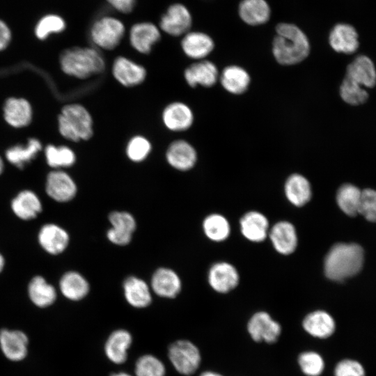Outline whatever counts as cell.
Masks as SVG:
<instances>
[{
  "mask_svg": "<svg viewBox=\"0 0 376 376\" xmlns=\"http://www.w3.org/2000/svg\"><path fill=\"white\" fill-rule=\"evenodd\" d=\"M272 52L276 61L283 65L297 64L309 54L306 36L297 26L282 23L277 25Z\"/></svg>",
  "mask_w": 376,
  "mask_h": 376,
  "instance_id": "6da1fadb",
  "label": "cell"
},
{
  "mask_svg": "<svg viewBox=\"0 0 376 376\" xmlns=\"http://www.w3.org/2000/svg\"><path fill=\"white\" fill-rule=\"evenodd\" d=\"M363 260V250L359 244L337 243L330 249L324 258L325 275L333 281H343L360 272Z\"/></svg>",
  "mask_w": 376,
  "mask_h": 376,
  "instance_id": "7a4b0ae2",
  "label": "cell"
},
{
  "mask_svg": "<svg viewBox=\"0 0 376 376\" xmlns=\"http://www.w3.org/2000/svg\"><path fill=\"white\" fill-rule=\"evenodd\" d=\"M62 70L70 76L84 79L100 75L105 70V61L97 49L75 47L64 50L60 56Z\"/></svg>",
  "mask_w": 376,
  "mask_h": 376,
  "instance_id": "3957f363",
  "label": "cell"
},
{
  "mask_svg": "<svg viewBox=\"0 0 376 376\" xmlns=\"http://www.w3.org/2000/svg\"><path fill=\"white\" fill-rule=\"evenodd\" d=\"M58 130L66 139L78 142L93 135V121L90 112L81 104L64 106L58 116Z\"/></svg>",
  "mask_w": 376,
  "mask_h": 376,
  "instance_id": "277c9868",
  "label": "cell"
},
{
  "mask_svg": "<svg viewBox=\"0 0 376 376\" xmlns=\"http://www.w3.org/2000/svg\"><path fill=\"white\" fill-rule=\"evenodd\" d=\"M169 359L180 374L193 375L201 363V354L198 347L188 340H178L170 345L168 349Z\"/></svg>",
  "mask_w": 376,
  "mask_h": 376,
  "instance_id": "5b68a950",
  "label": "cell"
},
{
  "mask_svg": "<svg viewBox=\"0 0 376 376\" xmlns=\"http://www.w3.org/2000/svg\"><path fill=\"white\" fill-rule=\"evenodd\" d=\"M125 28L118 19L104 16L97 19L90 29V37L93 44L104 50H112L120 43Z\"/></svg>",
  "mask_w": 376,
  "mask_h": 376,
  "instance_id": "8992f818",
  "label": "cell"
},
{
  "mask_svg": "<svg viewBox=\"0 0 376 376\" xmlns=\"http://www.w3.org/2000/svg\"><path fill=\"white\" fill-rule=\"evenodd\" d=\"M246 332L255 343L272 345L282 334L281 324L266 311L253 314L246 323Z\"/></svg>",
  "mask_w": 376,
  "mask_h": 376,
  "instance_id": "52a82bcc",
  "label": "cell"
},
{
  "mask_svg": "<svg viewBox=\"0 0 376 376\" xmlns=\"http://www.w3.org/2000/svg\"><path fill=\"white\" fill-rule=\"evenodd\" d=\"M111 72L120 85L128 88L140 85L147 76L146 70L143 65L123 56L115 58Z\"/></svg>",
  "mask_w": 376,
  "mask_h": 376,
  "instance_id": "ba28073f",
  "label": "cell"
},
{
  "mask_svg": "<svg viewBox=\"0 0 376 376\" xmlns=\"http://www.w3.org/2000/svg\"><path fill=\"white\" fill-rule=\"evenodd\" d=\"M191 25V17L188 9L181 3L170 6L162 16L159 26L172 36L186 34Z\"/></svg>",
  "mask_w": 376,
  "mask_h": 376,
  "instance_id": "9c48e42d",
  "label": "cell"
},
{
  "mask_svg": "<svg viewBox=\"0 0 376 376\" xmlns=\"http://www.w3.org/2000/svg\"><path fill=\"white\" fill-rule=\"evenodd\" d=\"M29 338L22 331L2 329L0 330V349L5 357L11 361L24 360L28 354Z\"/></svg>",
  "mask_w": 376,
  "mask_h": 376,
  "instance_id": "30bf717a",
  "label": "cell"
},
{
  "mask_svg": "<svg viewBox=\"0 0 376 376\" xmlns=\"http://www.w3.org/2000/svg\"><path fill=\"white\" fill-rule=\"evenodd\" d=\"M109 220L112 227L107 233L108 240L119 246L128 244L136 226L134 217L127 212L114 211Z\"/></svg>",
  "mask_w": 376,
  "mask_h": 376,
  "instance_id": "8fae6325",
  "label": "cell"
},
{
  "mask_svg": "<svg viewBox=\"0 0 376 376\" xmlns=\"http://www.w3.org/2000/svg\"><path fill=\"white\" fill-rule=\"evenodd\" d=\"M45 190L53 200L65 203L75 196L77 188L73 179L63 171H53L47 177Z\"/></svg>",
  "mask_w": 376,
  "mask_h": 376,
  "instance_id": "7c38bea8",
  "label": "cell"
},
{
  "mask_svg": "<svg viewBox=\"0 0 376 376\" xmlns=\"http://www.w3.org/2000/svg\"><path fill=\"white\" fill-rule=\"evenodd\" d=\"M301 327L311 338L324 340L334 334L336 322L334 318L327 311L315 310L304 316L301 321Z\"/></svg>",
  "mask_w": 376,
  "mask_h": 376,
  "instance_id": "4fadbf2b",
  "label": "cell"
},
{
  "mask_svg": "<svg viewBox=\"0 0 376 376\" xmlns=\"http://www.w3.org/2000/svg\"><path fill=\"white\" fill-rule=\"evenodd\" d=\"M163 124L171 132L189 130L194 120L191 108L184 102L176 101L167 104L162 113Z\"/></svg>",
  "mask_w": 376,
  "mask_h": 376,
  "instance_id": "5bb4252c",
  "label": "cell"
},
{
  "mask_svg": "<svg viewBox=\"0 0 376 376\" xmlns=\"http://www.w3.org/2000/svg\"><path fill=\"white\" fill-rule=\"evenodd\" d=\"M168 164L173 169L186 171L191 169L197 161V152L194 146L183 139L172 141L166 153Z\"/></svg>",
  "mask_w": 376,
  "mask_h": 376,
  "instance_id": "9a60e30c",
  "label": "cell"
},
{
  "mask_svg": "<svg viewBox=\"0 0 376 376\" xmlns=\"http://www.w3.org/2000/svg\"><path fill=\"white\" fill-rule=\"evenodd\" d=\"M161 38L159 29L151 22H140L134 24L129 34L131 46L136 52L148 54L152 46Z\"/></svg>",
  "mask_w": 376,
  "mask_h": 376,
  "instance_id": "2e32d148",
  "label": "cell"
},
{
  "mask_svg": "<svg viewBox=\"0 0 376 376\" xmlns=\"http://www.w3.org/2000/svg\"><path fill=\"white\" fill-rule=\"evenodd\" d=\"M184 78L187 84L193 88L198 85L212 87L219 79V71L212 62L201 60L185 68Z\"/></svg>",
  "mask_w": 376,
  "mask_h": 376,
  "instance_id": "e0dca14e",
  "label": "cell"
},
{
  "mask_svg": "<svg viewBox=\"0 0 376 376\" xmlns=\"http://www.w3.org/2000/svg\"><path fill=\"white\" fill-rule=\"evenodd\" d=\"M41 248L51 255L63 253L69 243V235L65 230L55 224L43 225L38 235Z\"/></svg>",
  "mask_w": 376,
  "mask_h": 376,
  "instance_id": "ac0fdd59",
  "label": "cell"
},
{
  "mask_svg": "<svg viewBox=\"0 0 376 376\" xmlns=\"http://www.w3.org/2000/svg\"><path fill=\"white\" fill-rule=\"evenodd\" d=\"M208 282L215 291L226 293L237 286L239 274L231 264L220 262L215 263L210 269Z\"/></svg>",
  "mask_w": 376,
  "mask_h": 376,
  "instance_id": "d6986e66",
  "label": "cell"
},
{
  "mask_svg": "<svg viewBox=\"0 0 376 376\" xmlns=\"http://www.w3.org/2000/svg\"><path fill=\"white\" fill-rule=\"evenodd\" d=\"M132 343V336L128 331L123 329L113 331L104 344L106 357L115 364L123 363Z\"/></svg>",
  "mask_w": 376,
  "mask_h": 376,
  "instance_id": "ffe728a7",
  "label": "cell"
},
{
  "mask_svg": "<svg viewBox=\"0 0 376 376\" xmlns=\"http://www.w3.org/2000/svg\"><path fill=\"white\" fill-rule=\"evenodd\" d=\"M151 288L161 297L174 298L180 292L181 281L173 270L161 267L152 276Z\"/></svg>",
  "mask_w": 376,
  "mask_h": 376,
  "instance_id": "44dd1931",
  "label": "cell"
},
{
  "mask_svg": "<svg viewBox=\"0 0 376 376\" xmlns=\"http://www.w3.org/2000/svg\"><path fill=\"white\" fill-rule=\"evenodd\" d=\"M212 39L206 33L187 32L181 40V47L185 54L192 59L203 60L213 50Z\"/></svg>",
  "mask_w": 376,
  "mask_h": 376,
  "instance_id": "7402d4cb",
  "label": "cell"
},
{
  "mask_svg": "<svg viewBox=\"0 0 376 376\" xmlns=\"http://www.w3.org/2000/svg\"><path fill=\"white\" fill-rule=\"evenodd\" d=\"M269 238L275 249L280 253H292L297 244V236L294 226L288 221H279L272 228Z\"/></svg>",
  "mask_w": 376,
  "mask_h": 376,
  "instance_id": "603a6c76",
  "label": "cell"
},
{
  "mask_svg": "<svg viewBox=\"0 0 376 376\" xmlns=\"http://www.w3.org/2000/svg\"><path fill=\"white\" fill-rule=\"evenodd\" d=\"M11 209L15 215L24 221L32 220L42 212V203L32 191H20L11 201Z\"/></svg>",
  "mask_w": 376,
  "mask_h": 376,
  "instance_id": "cb8c5ba5",
  "label": "cell"
},
{
  "mask_svg": "<svg viewBox=\"0 0 376 376\" xmlns=\"http://www.w3.org/2000/svg\"><path fill=\"white\" fill-rule=\"evenodd\" d=\"M329 40L332 49L340 53L352 54L359 47L355 29L347 24H336L330 32Z\"/></svg>",
  "mask_w": 376,
  "mask_h": 376,
  "instance_id": "d4e9b609",
  "label": "cell"
},
{
  "mask_svg": "<svg viewBox=\"0 0 376 376\" xmlns=\"http://www.w3.org/2000/svg\"><path fill=\"white\" fill-rule=\"evenodd\" d=\"M345 77L361 86L373 87L376 84V70L373 61L366 56L361 55L350 63Z\"/></svg>",
  "mask_w": 376,
  "mask_h": 376,
  "instance_id": "484cf974",
  "label": "cell"
},
{
  "mask_svg": "<svg viewBox=\"0 0 376 376\" xmlns=\"http://www.w3.org/2000/svg\"><path fill=\"white\" fill-rule=\"evenodd\" d=\"M123 290L127 303L134 308H145L151 303L152 297L148 285L138 277H127L123 283Z\"/></svg>",
  "mask_w": 376,
  "mask_h": 376,
  "instance_id": "4316f807",
  "label": "cell"
},
{
  "mask_svg": "<svg viewBox=\"0 0 376 376\" xmlns=\"http://www.w3.org/2000/svg\"><path fill=\"white\" fill-rule=\"evenodd\" d=\"M268 220L261 213L251 211L246 213L240 220L242 235L254 242L263 241L268 233Z\"/></svg>",
  "mask_w": 376,
  "mask_h": 376,
  "instance_id": "83f0119b",
  "label": "cell"
},
{
  "mask_svg": "<svg viewBox=\"0 0 376 376\" xmlns=\"http://www.w3.org/2000/svg\"><path fill=\"white\" fill-rule=\"evenodd\" d=\"M28 295L35 306L42 308L52 305L57 297L54 287L39 275L31 279L28 285Z\"/></svg>",
  "mask_w": 376,
  "mask_h": 376,
  "instance_id": "f1b7e54d",
  "label": "cell"
},
{
  "mask_svg": "<svg viewBox=\"0 0 376 376\" xmlns=\"http://www.w3.org/2000/svg\"><path fill=\"white\" fill-rule=\"evenodd\" d=\"M219 79L224 88L234 95L244 93L251 81L249 73L238 65H229L225 68Z\"/></svg>",
  "mask_w": 376,
  "mask_h": 376,
  "instance_id": "f546056e",
  "label": "cell"
},
{
  "mask_svg": "<svg viewBox=\"0 0 376 376\" xmlns=\"http://www.w3.org/2000/svg\"><path fill=\"white\" fill-rule=\"evenodd\" d=\"M59 288L63 295L68 299L79 301L88 293L89 284L79 273L70 271L61 276Z\"/></svg>",
  "mask_w": 376,
  "mask_h": 376,
  "instance_id": "4dcf8cb0",
  "label": "cell"
},
{
  "mask_svg": "<svg viewBox=\"0 0 376 376\" xmlns=\"http://www.w3.org/2000/svg\"><path fill=\"white\" fill-rule=\"evenodd\" d=\"M287 198L293 205L300 207L311 198V187L308 180L302 175L295 173L288 177L285 184Z\"/></svg>",
  "mask_w": 376,
  "mask_h": 376,
  "instance_id": "1f68e13d",
  "label": "cell"
},
{
  "mask_svg": "<svg viewBox=\"0 0 376 376\" xmlns=\"http://www.w3.org/2000/svg\"><path fill=\"white\" fill-rule=\"evenodd\" d=\"M4 117L7 123L15 127L27 125L31 120V107L22 98H10L4 106Z\"/></svg>",
  "mask_w": 376,
  "mask_h": 376,
  "instance_id": "d6a6232c",
  "label": "cell"
},
{
  "mask_svg": "<svg viewBox=\"0 0 376 376\" xmlns=\"http://www.w3.org/2000/svg\"><path fill=\"white\" fill-rule=\"evenodd\" d=\"M241 19L249 25H260L268 21L270 8L265 0H243L239 6Z\"/></svg>",
  "mask_w": 376,
  "mask_h": 376,
  "instance_id": "836d02e7",
  "label": "cell"
},
{
  "mask_svg": "<svg viewBox=\"0 0 376 376\" xmlns=\"http://www.w3.org/2000/svg\"><path fill=\"white\" fill-rule=\"evenodd\" d=\"M361 198V191L352 184L340 186L336 194L339 207L349 216H355L359 213Z\"/></svg>",
  "mask_w": 376,
  "mask_h": 376,
  "instance_id": "e575fe53",
  "label": "cell"
},
{
  "mask_svg": "<svg viewBox=\"0 0 376 376\" xmlns=\"http://www.w3.org/2000/svg\"><path fill=\"white\" fill-rule=\"evenodd\" d=\"M297 366L304 376H321L325 361L320 353L312 350L301 352L297 358Z\"/></svg>",
  "mask_w": 376,
  "mask_h": 376,
  "instance_id": "d590c367",
  "label": "cell"
},
{
  "mask_svg": "<svg viewBox=\"0 0 376 376\" xmlns=\"http://www.w3.org/2000/svg\"><path fill=\"white\" fill-rule=\"evenodd\" d=\"M42 146L36 139H31L26 146H15L9 148L6 153L7 159L18 168L22 169L32 160Z\"/></svg>",
  "mask_w": 376,
  "mask_h": 376,
  "instance_id": "8d00e7d4",
  "label": "cell"
},
{
  "mask_svg": "<svg viewBox=\"0 0 376 376\" xmlns=\"http://www.w3.org/2000/svg\"><path fill=\"white\" fill-rule=\"evenodd\" d=\"M203 228L205 235L212 241L221 242L230 233V225L227 219L221 214H212L203 221Z\"/></svg>",
  "mask_w": 376,
  "mask_h": 376,
  "instance_id": "74e56055",
  "label": "cell"
},
{
  "mask_svg": "<svg viewBox=\"0 0 376 376\" xmlns=\"http://www.w3.org/2000/svg\"><path fill=\"white\" fill-rule=\"evenodd\" d=\"M45 156L48 165L52 168L69 167L72 166L76 160L73 150L64 146H47L45 148Z\"/></svg>",
  "mask_w": 376,
  "mask_h": 376,
  "instance_id": "f35d334b",
  "label": "cell"
},
{
  "mask_svg": "<svg viewBox=\"0 0 376 376\" xmlns=\"http://www.w3.org/2000/svg\"><path fill=\"white\" fill-rule=\"evenodd\" d=\"M136 376H165L166 368L163 362L152 354H144L136 361Z\"/></svg>",
  "mask_w": 376,
  "mask_h": 376,
  "instance_id": "ab89813d",
  "label": "cell"
},
{
  "mask_svg": "<svg viewBox=\"0 0 376 376\" xmlns=\"http://www.w3.org/2000/svg\"><path fill=\"white\" fill-rule=\"evenodd\" d=\"M65 26V22L61 16L48 14L38 20L35 27V34L38 39L45 40L52 33L62 32Z\"/></svg>",
  "mask_w": 376,
  "mask_h": 376,
  "instance_id": "60d3db41",
  "label": "cell"
},
{
  "mask_svg": "<svg viewBox=\"0 0 376 376\" xmlns=\"http://www.w3.org/2000/svg\"><path fill=\"white\" fill-rule=\"evenodd\" d=\"M152 150L150 141L145 136L136 135L127 142L125 153L130 160L139 163L144 161Z\"/></svg>",
  "mask_w": 376,
  "mask_h": 376,
  "instance_id": "b9f144b4",
  "label": "cell"
},
{
  "mask_svg": "<svg viewBox=\"0 0 376 376\" xmlns=\"http://www.w3.org/2000/svg\"><path fill=\"white\" fill-rule=\"evenodd\" d=\"M341 98L351 105H359L364 103L368 97L367 91L359 84L345 77L340 87Z\"/></svg>",
  "mask_w": 376,
  "mask_h": 376,
  "instance_id": "7bdbcfd3",
  "label": "cell"
},
{
  "mask_svg": "<svg viewBox=\"0 0 376 376\" xmlns=\"http://www.w3.org/2000/svg\"><path fill=\"white\" fill-rule=\"evenodd\" d=\"M359 213L367 220L376 222V190L366 189L361 191Z\"/></svg>",
  "mask_w": 376,
  "mask_h": 376,
  "instance_id": "ee69618b",
  "label": "cell"
},
{
  "mask_svg": "<svg viewBox=\"0 0 376 376\" xmlns=\"http://www.w3.org/2000/svg\"><path fill=\"white\" fill-rule=\"evenodd\" d=\"M363 366L356 360L344 359L338 361L334 369V376H365Z\"/></svg>",
  "mask_w": 376,
  "mask_h": 376,
  "instance_id": "f6af8a7d",
  "label": "cell"
},
{
  "mask_svg": "<svg viewBox=\"0 0 376 376\" xmlns=\"http://www.w3.org/2000/svg\"><path fill=\"white\" fill-rule=\"evenodd\" d=\"M116 10L120 13H129L134 6L136 0H107Z\"/></svg>",
  "mask_w": 376,
  "mask_h": 376,
  "instance_id": "bcb514c9",
  "label": "cell"
},
{
  "mask_svg": "<svg viewBox=\"0 0 376 376\" xmlns=\"http://www.w3.org/2000/svg\"><path fill=\"white\" fill-rule=\"evenodd\" d=\"M11 40V31L5 22L0 19V51L6 49Z\"/></svg>",
  "mask_w": 376,
  "mask_h": 376,
  "instance_id": "7dc6e473",
  "label": "cell"
},
{
  "mask_svg": "<svg viewBox=\"0 0 376 376\" xmlns=\"http://www.w3.org/2000/svg\"><path fill=\"white\" fill-rule=\"evenodd\" d=\"M199 376H225L224 375L214 370H208L202 372Z\"/></svg>",
  "mask_w": 376,
  "mask_h": 376,
  "instance_id": "c3c4849f",
  "label": "cell"
},
{
  "mask_svg": "<svg viewBox=\"0 0 376 376\" xmlns=\"http://www.w3.org/2000/svg\"><path fill=\"white\" fill-rule=\"evenodd\" d=\"M5 265V260L2 254L0 253V273L3 269Z\"/></svg>",
  "mask_w": 376,
  "mask_h": 376,
  "instance_id": "681fc988",
  "label": "cell"
},
{
  "mask_svg": "<svg viewBox=\"0 0 376 376\" xmlns=\"http://www.w3.org/2000/svg\"><path fill=\"white\" fill-rule=\"evenodd\" d=\"M110 376H132V375L125 372H119V373H113Z\"/></svg>",
  "mask_w": 376,
  "mask_h": 376,
  "instance_id": "f907efd6",
  "label": "cell"
},
{
  "mask_svg": "<svg viewBox=\"0 0 376 376\" xmlns=\"http://www.w3.org/2000/svg\"><path fill=\"white\" fill-rule=\"evenodd\" d=\"M3 169V163L1 158L0 157V174L2 173Z\"/></svg>",
  "mask_w": 376,
  "mask_h": 376,
  "instance_id": "816d5d0a",
  "label": "cell"
}]
</instances>
